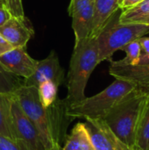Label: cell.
Listing matches in <instances>:
<instances>
[{"label": "cell", "instance_id": "12", "mask_svg": "<svg viewBox=\"0 0 149 150\" xmlns=\"http://www.w3.org/2000/svg\"><path fill=\"white\" fill-rule=\"evenodd\" d=\"M69 16L72 18V28L76 42L90 37L93 25L94 1L72 12Z\"/></svg>", "mask_w": 149, "mask_h": 150}, {"label": "cell", "instance_id": "6", "mask_svg": "<svg viewBox=\"0 0 149 150\" xmlns=\"http://www.w3.org/2000/svg\"><path fill=\"white\" fill-rule=\"evenodd\" d=\"M84 125L96 150H133L113 133L104 119H87Z\"/></svg>", "mask_w": 149, "mask_h": 150}, {"label": "cell", "instance_id": "13", "mask_svg": "<svg viewBox=\"0 0 149 150\" xmlns=\"http://www.w3.org/2000/svg\"><path fill=\"white\" fill-rule=\"evenodd\" d=\"M119 10V0H94L93 25L90 37L96 38L111 16Z\"/></svg>", "mask_w": 149, "mask_h": 150}, {"label": "cell", "instance_id": "28", "mask_svg": "<svg viewBox=\"0 0 149 150\" xmlns=\"http://www.w3.org/2000/svg\"><path fill=\"white\" fill-rule=\"evenodd\" d=\"M137 23H140V24H145V25H149V16H147L143 18H141V20H139Z\"/></svg>", "mask_w": 149, "mask_h": 150}, {"label": "cell", "instance_id": "22", "mask_svg": "<svg viewBox=\"0 0 149 150\" xmlns=\"http://www.w3.org/2000/svg\"><path fill=\"white\" fill-rule=\"evenodd\" d=\"M0 150H30L25 142L20 139L11 140L0 135Z\"/></svg>", "mask_w": 149, "mask_h": 150}, {"label": "cell", "instance_id": "14", "mask_svg": "<svg viewBox=\"0 0 149 150\" xmlns=\"http://www.w3.org/2000/svg\"><path fill=\"white\" fill-rule=\"evenodd\" d=\"M12 94L0 92V135L11 140H17L12 114H11Z\"/></svg>", "mask_w": 149, "mask_h": 150}, {"label": "cell", "instance_id": "18", "mask_svg": "<svg viewBox=\"0 0 149 150\" xmlns=\"http://www.w3.org/2000/svg\"><path fill=\"white\" fill-rule=\"evenodd\" d=\"M135 144L136 150H149V99L138 127Z\"/></svg>", "mask_w": 149, "mask_h": 150}, {"label": "cell", "instance_id": "27", "mask_svg": "<svg viewBox=\"0 0 149 150\" xmlns=\"http://www.w3.org/2000/svg\"><path fill=\"white\" fill-rule=\"evenodd\" d=\"M149 63V54H142L141 55L139 64H148Z\"/></svg>", "mask_w": 149, "mask_h": 150}, {"label": "cell", "instance_id": "10", "mask_svg": "<svg viewBox=\"0 0 149 150\" xmlns=\"http://www.w3.org/2000/svg\"><path fill=\"white\" fill-rule=\"evenodd\" d=\"M38 61L26 52V47H13L0 56V64L10 73L27 79L35 71Z\"/></svg>", "mask_w": 149, "mask_h": 150}, {"label": "cell", "instance_id": "1", "mask_svg": "<svg viewBox=\"0 0 149 150\" xmlns=\"http://www.w3.org/2000/svg\"><path fill=\"white\" fill-rule=\"evenodd\" d=\"M25 115L35 127L48 150H61V142L65 132L63 100H58L53 106L45 108L40 100L38 90L33 86L22 84L12 94Z\"/></svg>", "mask_w": 149, "mask_h": 150}, {"label": "cell", "instance_id": "4", "mask_svg": "<svg viewBox=\"0 0 149 150\" xmlns=\"http://www.w3.org/2000/svg\"><path fill=\"white\" fill-rule=\"evenodd\" d=\"M133 89L135 86L132 83L116 79L101 92L66 106V116L69 119H104L110 110Z\"/></svg>", "mask_w": 149, "mask_h": 150}, {"label": "cell", "instance_id": "7", "mask_svg": "<svg viewBox=\"0 0 149 150\" xmlns=\"http://www.w3.org/2000/svg\"><path fill=\"white\" fill-rule=\"evenodd\" d=\"M46 81L54 82L58 86L65 82L64 69L61 68L54 50H52L47 58L38 61L34 73L27 79H25L23 84L37 88L41 83Z\"/></svg>", "mask_w": 149, "mask_h": 150}, {"label": "cell", "instance_id": "26", "mask_svg": "<svg viewBox=\"0 0 149 150\" xmlns=\"http://www.w3.org/2000/svg\"><path fill=\"white\" fill-rule=\"evenodd\" d=\"M141 47V52H143L142 54H149V36L148 37H141L138 39Z\"/></svg>", "mask_w": 149, "mask_h": 150}, {"label": "cell", "instance_id": "23", "mask_svg": "<svg viewBox=\"0 0 149 150\" xmlns=\"http://www.w3.org/2000/svg\"><path fill=\"white\" fill-rule=\"evenodd\" d=\"M142 1L143 0H119V8L121 11H125L132 7H134Z\"/></svg>", "mask_w": 149, "mask_h": 150}, {"label": "cell", "instance_id": "5", "mask_svg": "<svg viewBox=\"0 0 149 150\" xmlns=\"http://www.w3.org/2000/svg\"><path fill=\"white\" fill-rule=\"evenodd\" d=\"M118 11L111 16L99 34L96 37L100 63L104 61H111L115 52L121 50L128 43L149 33L148 25L120 23V13Z\"/></svg>", "mask_w": 149, "mask_h": 150}, {"label": "cell", "instance_id": "15", "mask_svg": "<svg viewBox=\"0 0 149 150\" xmlns=\"http://www.w3.org/2000/svg\"><path fill=\"white\" fill-rule=\"evenodd\" d=\"M61 150H96L86 130L84 123H77L65 140Z\"/></svg>", "mask_w": 149, "mask_h": 150}, {"label": "cell", "instance_id": "19", "mask_svg": "<svg viewBox=\"0 0 149 150\" xmlns=\"http://www.w3.org/2000/svg\"><path fill=\"white\" fill-rule=\"evenodd\" d=\"M23 84L19 77L8 72L0 64V92L5 94H13V92Z\"/></svg>", "mask_w": 149, "mask_h": 150}, {"label": "cell", "instance_id": "16", "mask_svg": "<svg viewBox=\"0 0 149 150\" xmlns=\"http://www.w3.org/2000/svg\"><path fill=\"white\" fill-rule=\"evenodd\" d=\"M147 16H149V0H143L134 7L122 11L119 15V22L122 24L137 23Z\"/></svg>", "mask_w": 149, "mask_h": 150}, {"label": "cell", "instance_id": "3", "mask_svg": "<svg viewBox=\"0 0 149 150\" xmlns=\"http://www.w3.org/2000/svg\"><path fill=\"white\" fill-rule=\"evenodd\" d=\"M149 97L133 89L121 98L104 118L113 133L128 147L136 150L138 127Z\"/></svg>", "mask_w": 149, "mask_h": 150}, {"label": "cell", "instance_id": "8", "mask_svg": "<svg viewBox=\"0 0 149 150\" xmlns=\"http://www.w3.org/2000/svg\"><path fill=\"white\" fill-rule=\"evenodd\" d=\"M11 114L18 139L25 142L30 150H48L40 134L25 115L13 96L11 101Z\"/></svg>", "mask_w": 149, "mask_h": 150}, {"label": "cell", "instance_id": "11", "mask_svg": "<svg viewBox=\"0 0 149 150\" xmlns=\"http://www.w3.org/2000/svg\"><path fill=\"white\" fill-rule=\"evenodd\" d=\"M0 34L13 47H26L27 42L33 36L34 31L25 17H11L0 26Z\"/></svg>", "mask_w": 149, "mask_h": 150}, {"label": "cell", "instance_id": "2", "mask_svg": "<svg viewBox=\"0 0 149 150\" xmlns=\"http://www.w3.org/2000/svg\"><path fill=\"white\" fill-rule=\"evenodd\" d=\"M99 63L96 38L88 37L75 43L67 76L68 95L63 100L65 106L77 103L86 98L87 83Z\"/></svg>", "mask_w": 149, "mask_h": 150}, {"label": "cell", "instance_id": "17", "mask_svg": "<svg viewBox=\"0 0 149 150\" xmlns=\"http://www.w3.org/2000/svg\"><path fill=\"white\" fill-rule=\"evenodd\" d=\"M58 85L51 81L41 83L38 87V94L41 105L45 108L53 106L58 99Z\"/></svg>", "mask_w": 149, "mask_h": 150}, {"label": "cell", "instance_id": "25", "mask_svg": "<svg viewBox=\"0 0 149 150\" xmlns=\"http://www.w3.org/2000/svg\"><path fill=\"white\" fill-rule=\"evenodd\" d=\"M13 47L0 34V56L12 49Z\"/></svg>", "mask_w": 149, "mask_h": 150}, {"label": "cell", "instance_id": "21", "mask_svg": "<svg viewBox=\"0 0 149 150\" xmlns=\"http://www.w3.org/2000/svg\"><path fill=\"white\" fill-rule=\"evenodd\" d=\"M0 4H3L9 11L11 17H15V18L25 17L22 0H0Z\"/></svg>", "mask_w": 149, "mask_h": 150}, {"label": "cell", "instance_id": "20", "mask_svg": "<svg viewBox=\"0 0 149 150\" xmlns=\"http://www.w3.org/2000/svg\"><path fill=\"white\" fill-rule=\"evenodd\" d=\"M121 50L126 52V56L124 59L118 61L119 63L130 64V65L139 64V61L141 55V47L138 40L128 43Z\"/></svg>", "mask_w": 149, "mask_h": 150}, {"label": "cell", "instance_id": "9", "mask_svg": "<svg viewBox=\"0 0 149 150\" xmlns=\"http://www.w3.org/2000/svg\"><path fill=\"white\" fill-rule=\"evenodd\" d=\"M109 73L115 79L127 81L134 84L135 88L146 93L149 97L148 64H123L118 61H110Z\"/></svg>", "mask_w": 149, "mask_h": 150}, {"label": "cell", "instance_id": "24", "mask_svg": "<svg viewBox=\"0 0 149 150\" xmlns=\"http://www.w3.org/2000/svg\"><path fill=\"white\" fill-rule=\"evenodd\" d=\"M11 18V15L9 12V11L3 4H0V26L5 24Z\"/></svg>", "mask_w": 149, "mask_h": 150}]
</instances>
